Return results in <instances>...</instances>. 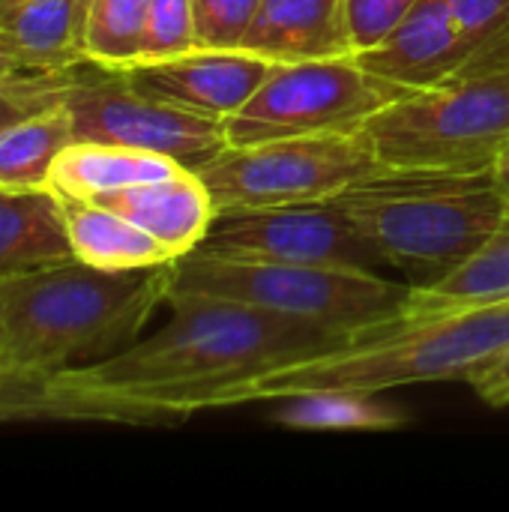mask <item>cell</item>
Masks as SVG:
<instances>
[{"label": "cell", "mask_w": 509, "mask_h": 512, "mask_svg": "<svg viewBox=\"0 0 509 512\" xmlns=\"http://www.w3.org/2000/svg\"><path fill=\"white\" fill-rule=\"evenodd\" d=\"M168 321L123 351L72 366L84 387L108 396L126 426H171L201 411L237 381L321 351L339 336L243 303L171 291Z\"/></svg>", "instance_id": "1"}, {"label": "cell", "mask_w": 509, "mask_h": 512, "mask_svg": "<svg viewBox=\"0 0 509 512\" xmlns=\"http://www.w3.org/2000/svg\"><path fill=\"white\" fill-rule=\"evenodd\" d=\"M504 342H509V303L462 309L405 306L390 318L339 336L321 351L231 384L213 411L327 390L378 396L411 384L465 381Z\"/></svg>", "instance_id": "2"}, {"label": "cell", "mask_w": 509, "mask_h": 512, "mask_svg": "<svg viewBox=\"0 0 509 512\" xmlns=\"http://www.w3.org/2000/svg\"><path fill=\"white\" fill-rule=\"evenodd\" d=\"M171 279L174 261L144 270H99L78 258L0 276L9 366L63 372L123 351L165 306Z\"/></svg>", "instance_id": "3"}, {"label": "cell", "mask_w": 509, "mask_h": 512, "mask_svg": "<svg viewBox=\"0 0 509 512\" xmlns=\"http://www.w3.org/2000/svg\"><path fill=\"white\" fill-rule=\"evenodd\" d=\"M333 201L414 288L459 267L509 210L489 168H378Z\"/></svg>", "instance_id": "4"}, {"label": "cell", "mask_w": 509, "mask_h": 512, "mask_svg": "<svg viewBox=\"0 0 509 512\" xmlns=\"http://www.w3.org/2000/svg\"><path fill=\"white\" fill-rule=\"evenodd\" d=\"M171 291L243 303L336 336L402 312L411 297L408 282L375 270L240 258L204 246L174 261Z\"/></svg>", "instance_id": "5"}, {"label": "cell", "mask_w": 509, "mask_h": 512, "mask_svg": "<svg viewBox=\"0 0 509 512\" xmlns=\"http://www.w3.org/2000/svg\"><path fill=\"white\" fill-rule=\"evenodd\" d=\"M363 132L381 168H489L509 141V63L411 90Z\"/></svg>", "instance_id": "6"}, {"label": "cell", "mask_w": 509, "mask_h": 512, "mask_svg": "<svg viewBox=\"0 0 509 512\" xmlns=\"http://www.w3.org/2000/svg\"><path fill=\"white\" fill-rule=\"evenodd\" d=\"M378 168L366 132L357 129L225 147L195 171L216 213H231L327 201Z\"/></svg>", "instance_id": "7"}, {"label": "cell", "mask_w": 509, "mask_h": 512, "mask_svg": "<svg viewBox=\"0 0 509 512\" xmlns=\"http://www.w3.org/2000/svg\"><path fill=\"white\" fill-rule=\"evenodd\" d=\"M405 93L372 75L354 54L276 63L252 99L225 120V138L228 147H243L294 135L357 132Z\"/></svg>", "instance_id": "8"}, {"label": "cell", "mask_w": 509, "mask_h": 512, "mask_svg": "<svg viewBox=\"0 0 509 512\" xmlns=\"http://www.w3.org/2000/svg\"><path fill=\"white\" fill-rule=\"evenodd\" d=\"M63 105L78 141H102L162 153L201 168L228 147L225 123L141 90L126 72L81 63L66 72Z\"/></svg>", "instance_id": "9"}, {"label": "cell", "mask_w": 509, "mask_h": 512, "mask_svg": "<svg viewBox=\"0 0 509 512\" xmlns=\"http://www.w3.org/2000/svg\"><path fill=\"white\" fill-rule=\"evenodd\" d=\"M201 246L225 255L285 264L354 267L375 273L387 270L378 249L354 228L333 198L216 213V222Z\"/></svg>", "instance_id": "10"}, {"label": "cell", "mask_w": 509, "mask_h": 512, "mask_svg": "<svg viewBox=\"0 0 509 512\" xmlns=\"http://www.w3.org/2000/svg\"><path fill=\"white\" fill-rule=\"evenodd\" d=\"M273 69L276 60L249 48H195L120 72L165 102L225 123L252 99Z\"/></svg>", "instance_id": "11"}, {"label": "cell", "mask_w": 509, "mask_h": 512, "mask_svg": "<svg viewBox=\"0 0 509 512\" xmlns=\"http://www.w3.org/2000/svg\"><path fill=\"white\" fill-rule=\"evenodd\" d=\"M354 57L372 75L411 93L459 78L471 63V45L447 0H417L375 45Z\"/></svg>", "instance_id": "12"}, {"label": "cell", "mask_w": 509, "mask_h": 512, "mask_svg": "<svg viewBox=\"0 0 509 512\" xmlns=\"http://www.w3.org/2000/svg\"><path fill=\"white\" fill-rule=\"evenodd\" d=\"M93 201L132 219L138 228L156 237L174 261L198 249L216 222L213 195L192 168H180L162 180L126 186Z\"/></svg>", "instance_id": "13"}, {"label": "cell", "mask_w": 509, "mask_h": 512, "mask_svg": "<svg viewBox=\"0 0 509 512\" xmlns=\"http://www.w3.org/2000/svg\"><path fill=\"white\" fill-rule=\"evenodd\" d=\"M240 48L276 63L348 57L357 51L345 0H261Z\"/></svg>", "instance_id": "14"}, {"label": "cell", "mask_w": 509, "mask_h": 512, "mask_svg": "<svg viewBox=\"0 0 509 512\" xmlns=\"http://www.w3.org/2000/svg\"><path fill=\"white\" fill-rule=\"evenodd\" d=\"M87 0H0V39L33 72L87 63Z\"/></svg>", "instance_id": "15"}, {"label": "cell", "mask_w": 509, "mask_h": 512, "mask_svg": "<svg viewBox=\"0 0 509 512\" xmlns=\"http://www.w3.org/2000/svg\"><path fill=\"white\" fill-rule=\"evenodd\" d=\"M3 423H111L126 426L123 411L102 393L63 372H0Z\"/></svg>", "instance_id": "16"}, {"label": "cell", "mask_w": 509, "mask_h": 512, "mask_svg": "<svg viewBox=\"0 0 509 512\" xmlns=\"http://www.w3.org/2000/svg\"><path fill=\"white\" fill-rule=\"evenodd\" d=\"M180 162L150 153V150H135V147H120V144H102V141H69L48 177V189L63 198H102L108 192L162 180L177 174Z\"/></svg>", "instance_id": "17"}, {"label": "cell", "mask_w": 509, "mask_h": 512, "mask_svg": "<svg viewBox=\"0 0 509 512\" xmlns=\"http://www.w3.org/2000/svg\"><path fill=\"white\" fill-rule=\"evenodd\" d=\"M57 198L69 246L78 261L99 270H144L174 261L156 237H150L123 213L87 198Z\"/></svg>", "instance_id": "18"}, {"label": "cell", "mask_w": 509, "mask_h": 512, "mask_svg": "<svg viewBox=\"0 0 509 512\" xmlns=\"http://www.w3.org/2000/svg\"><path fill=\"white\" fill-rule=\"evenodd\" d=\"M75 258L63 225L60 198L51 189H0V276Z\"/></svg>", "instance_id": "19"}, {"label": "cell", "mask_w": 509, "mask_h": 512, "mask_svg": "<svg viewBox=\"0 0 509 512\" xmlns=\"http://www.w3.org/2000/svg\"><path fill=\"white\" fill-rule=\"evenodd\" d=\"M509 303V210L495 231L447 276L432 285L414 288L408 306L423 309H462V306H501Z\"/></svg>", "instance_id": "20"}, {"label": "cell", "mask_w": 509, "mask_h": 512, "mask_svg": "<svg viewBox=\"0 0 509 512\" xmlns=\"http://www.w3.org/2000/svg\"><path fill=\"white\" fill-rule=\"evenodd\" d=\"M75 141L72 120L63 99L12 123L0 132V189L36 192L48 189L51 165L57 153Z\"/></svg>", "instance_id": "21"}, {"label": "cell", "mask_w": 509, "mask_h": 512, "mask_svg": "<svg viewBox=\"0 0 509 512\" xmlns=\"http://www.w3.org/2000/svg\"><path fill=\"white\" fill-rule=\"evenodd\" d=\"M273 423L309 432H396L408 426V414L363 393H306L279 399Z\"/></svg>", "instance_id": "22"}, {"label": "cell", "mask_w": 509, "mask_h": 512, "mask_svg": "<svg viewBox=\"0 0 509 512\" xmlns=\"http://www.w3.org/2000/svg\"><path fill=\"white\" fill-rule=\"evenodd\" d=\"M147 18L150 0H87V63L105 69H129L138 63L147 42Z\"/></svg>", "instance_id": "23"}, {"label": "cell", "mask_w": 509, "mask_h": 512, "mask_svg": "<svg viewBox=\"0 0 509 512\" xmlns=\"http://www.w3.org/2000/svg\"><path fill=\"white\" fill-rule=\"evenodd\" d=\"M447 6L471 45V63L465 72L507 66L509 0H447Z\"/></svg>", "instance_id": "24"}, {"label": "cell", "mask_w": 509, "mask_h": 512, "mask_svg": "<svg viewBox=\"0 0 509 512\" xmlns=\"http://www.w3.org/2000/svg\"><path fill=\"white\" fill-rule=\"evenodd\" d=\"M195 48H201L195 27V0H150L147 42L138 63L177 57Z\"/></svg>", "instance_id": "25"}, {"label": "cell", "mask_w": 509, "mask_h": 512, "mask_svg": "<svg viewBox=\"0 0 509 512\" xmlns=\"http://www.w3.org/2000/svg\"><path fill=\"white\" fill-rule=\"evenodd\" d=\"M69 72V69H66ZM66 72L24 69L0 81V132L63 99Z\"/></svg>", "instance_id": "26"}, {"label": "cell", "mask_w": 509, "mask_h": 512, "mask_svg": "<svg viewBox=\"0 0 509 512\" xmlns=\"http://www.w3.org/2000/svg\"><path fill=\"white\" fill-rule=\"evenodd\" d=\"M261 0H195V27L201 48H240Z\"/></svg>", "instance_id": "27"}, {"label": "cell", "mask_w": 509, "mask_h": 512, "mask_svg": "<svg viewBox=\"0 0 509 512\" xmlns=\"http://www.w3.org/2000/svg\"><path fill=\"white\" fill-rule=\"evenodd\" d=\"M345 3H348L354 48L360 51L375 45L417 0H345Z\"/></svg>", "instance_id": "28"}, {"label": "cell", "mask_w": 509, "mask_h": 512, "mask_svg": "<svg viewBox=\"0 0 509 512\" xmlns=\"http://www.w3.org/2000/svg\"><path fill=\"white\" fill-rule=\"evenodd\" d=\"M465 384L489 405V408H507L509 405V342H504L495 354H489L483 363L474 366V372L465 378Z\"/></svg>", "instance_id": "29"}, {"label": "cell", "mask_w": 509, "mask_h": 512, "mask_svg": "<svg viewBox=\"0 0 509 512\" xmlns=\"http://www.w3.org/2000/svg\"><path fill=\"white\" fill-rule=\"evenodd\" d=\"M489 171H492L495 189L501 192V198L507 201V207H509V141L501 147V150H498V156L492 159Z\"/></svg>", "instance_id": "30"}, {"label": "cell", "mask_w": 509, "mask_h": 512, "mask_svg": "<svg viewBox=\"0 0 509 512\" xmlns=\"http://www.w3.org/2000/svg\"><path fill=\"white\" fill-rule=\"evenodd\" d=\"M27 66L21 63V57L0 39V81L3 78H9V75H18V72H24Z\"/></svg>", "instance_id": "31"}, {"label": "cell", "mask_w": 509, "mask_h": 512, "mask_svg": "<svg viewBox=\"0 0 509 512\" xmlns=\"http://www.w3.org/2000/svg\"><path fill=\"white\" fill-rule=\"evenodd\" d=\"M9 354H6V330H3V315H0V372H9Z\"/></svg>", "instance_id": "32"}]
</instances>
